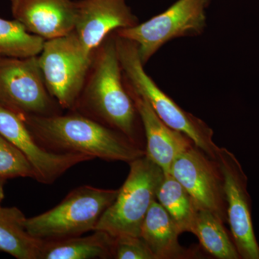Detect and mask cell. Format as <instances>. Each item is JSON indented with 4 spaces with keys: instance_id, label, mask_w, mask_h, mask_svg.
Instances as JSON below:
<instances>
[{
    "instance_id": "1",
    "label": "cell",
    "mask_w": 259,
    "mask_h": 259,
    "mask_svg": "<svg viewBox=\"0 0 259 259\" xmlns=\"http://www.w3.org/2000/svg\"><path fill=\"white\" fill-rule=\"evenodd\" d=\"M23 120L40 144L63 153L128 163L146 155L125 135L86 116H28Z\"/></svg>"
},
{
    "instance_id": "2",
    "label": "cell",
    "mask_w": 259,
    "mask_h": 259,
    "mask_svg": "<svg viewBox=\"0 0 259 259\" xmlns=\"http://www.w3.org/2000/svg\"><path fill=\"white\" fill-rule=\"evenodd\" d=\"M109 36L94 55L93 72L85 89V102L105 125L125 135L140 146L139 113L124 83L115 35L111 33Z\"/></svg>"
},
{
    "instance_id": "3",
    "label": "cell",
    "mask_w": 259,
    "mask_h": 259,
    "mask_svg": "<svg viewBox=\"0 0 259 259\" xmlns=\"http://www.w3.org/2000/svg\"><path fill=\"white\" fill-rule=\"evenodd\" d=\"M115 35L116 45L122 74L127 88L144 97L161 120L171 128L188 136L197 147L215 159L218 147L213 141L212 129L206 122L185 111L173 99L158 88L148 75L136 42Z\"/></svg>"
},
{
    "instance_id": "4",
    "label": "cell",
    "mask_w": 259,
    "mask_h": 259,
    "mask_svg": "<svg viewBox=\"0 0 259 259\" xmlns=\"http://www.w3.org/2000/svg\"><path fill=\"white\" fill-rule=\"evenodd\" d=\"M119 190L81 186L69 192L55 207L27 218L29 234L42 241L64 239L94 231L99 220L115 201Z\"/></svg>"
},
{
    "instance_id": "5",
    "label": "cell",
    "mask_w": 259,
    "mask_h": 259,
    "mask_svg": "<svg viewBox=\"0 0 259 259\" xmlns=\"http://www.w3.org/2000/svg\"><path fill=\"white\" fill-rule=\"evenodd\" d=\"M129 164L128 176L115 201L99 220L95 231L106 232L113 237L141 236L143 223L156 200L165 173L146 155Z\"/></svg>"
},
{
    "instance_id": "6",
    "label": "cell",
    "mask_w": 259,
    "mask_h": 259,
    "mask_svg": "<svg viewBox=\"0 0 259 259\" xmlns=\"http://www.w3.org/2000/svg\"><path fill=\"white\" fill-rule=\"evenodd\" d=\"M37 58L51 96L63 108L74 107L84 87L94 56L85 52L74 30L64 36L45 40Z\"/></svg>"
},
{
    "instance_id": "7",
    "label": "cell",
    "mask_w": 259,
    "mask_h": 259,
    "mask_svg": "<svg viewBox=\"0 0 259 259\" xmlns=\"http://www.w3.org/2000/svg\"><path fill=\"white\" fill-rule=\"evenodd\" d=\"M211 0H178L166 11L116 35L136 42L144 65L162 47L174 39L196 37L207 27L206 9Z\"/></svg>"
},
{
    "instance_id": "8",
    "label": "cell",
    "mask_w": 259,
    "mask_h": 259,
    "mask_svg": "<svg viewBox=\"0 0 259 259\" xmlns=\"http://www.w3.org/2000/svg\"><path fill=\"white\" fill-rule=\"evenodd\" d=\"M38 58L0 59V105L20 117L51 115L53 109Z\"/></svg>"
},
{
    "instance_id": "9",
    "label": "cell",
    "mask_w": 259,
    "mask_h": 259,
    "mask_svg": "<svg viewBox=\"0 0 259 259\" xmlns=\"http://www.w3.org/2000/svg\"><path fill=\"white\" fill-rule=\"evenodd\" d=\"M215 161L223 175L228 222L238 253L241 258L259 259L246 175L238 158L226 148H219Z\"/></svg>"
},
{
    "instance_id": "10",
    "label": "cell",
    "mask_w": 259,
    "mask_h": 259,
    "mask_svg": "<svg viewBox=\"0 0 259 259\" xmlns=\"http://www.w3.org/2000/svg\"><path fill=\"white\" fill-rule=\"evenodd\" d=\"M169 173L185 187L199 209L228 222L223 175L215 160L193 144L175 159Z\"/></svg>"
},
{
    "instance_id": "11",
    "label": "cell",
    "mask_w": 259,
    "mask_h": 259,
    "mask_svg": "<svg viewBox=\"0 0 259 259\" xmlns=\"http://www.w3.org/2000/svg\"><path fill=\"white\" fill-rule=\"evenodd\" d=\"M0 135L20 150L32 165L35 180L51 184L82 162L93 158L81 153L49 151L32 134L23 117L0 105Z\"/></svg>"
},
{
    "instance_id": "12",
    "label": "cell",
    "mask_w": 259,
    "mask_h": 259,
    "mask_svg": "<svg viewBox=\"0 0 259 259\" xmlns=\"http://www.w3.org/2000/svg\"><path fill=\"white\" fill-rule=\"evenodd\" d=\"M75 8L74 32L89 55L112 32L139 23L127 0H79Z\"/></svg>"
},
{
    "instance_id": "13",
    "label": "cell",
    "mask_w": 259,
    "mask_h": 259,
    "mask_svg": "<svg viewBox=\"0 0 259 259\" xmlns=\"http://www.w3.org/2000/svg\"><path fill=\"white\" fill-rule=\"evenodd\" d=\"M15 20L30 33L45 40L74 30L76 8L72 0H11Z\"/></svg>"
},
{
    "instance_id": "14",
    "label": "cell",
    "mask_w": 259,
    "mask_h": 259,
    "mask_svg": "<svg viewBox=\"0 0 259 259\" xmlns=\"http://www.w3.org/2000/svg\"><path fill=\"white\" fill-rule=\"evenodd\" d=\"M127 89L144 126L146 139V156L164 173H169L175 159L194 143L188 136L163 122L144 97Z\"/></svg>"
},
{
    "instance_id": "15",
    "label": "cell",
    "mask_w": 259,
    "mask_h": 259,
    "mask_svg": "<svg viewBox=\"0 0 259 259\" xmlns=\"http://www.w3.org/2000/svg\"><path fill=\"white\" fill-rule=\"evenodd\" d=\"M180 233L166 209L155 200L141 227V237L156 259L195 258V251L184 248L179 242Z\"/></svg>"
},
{
    "instance_id": "16",
    "label": "cell",
    "mask_w": 259,
    "mask_h": 259,
    "mask_svg": "<svg viewBox=\"0 0 259 259\" xmlns=\"http://www.w3.org/2000/svg\"><path fill=\"white\" fill-rule=\"evenodd\" d=\"M90 236L44 241L39 259L113 258L115 237L106 232L94 231Z\"/></svg>"
},
{
    "instance_id": "17",
    "label": "cell",
    "mask_w": 259,
    "mask_h": 259,
    "mask_svg": "<svg viewBox=\"0 0 259 259\" xmlns=\"http://www.w3.org/2000/svg\"><path fill=\"white\" fill-rule=\"evenodd\" d=\"M25 219L17 207L0 209V251L18 259H39L44 241L29 234Z\"/></svg>"
},
{
    "instance_id": "18",
    "label": "cell",
    "mask_w": 259,
    "mask_h": 259,
    "mask_svg": "<svg viewBox=\"0 0 259 259\" xmlns=\"http://www.w3.org/2000/svg\"><path fill=\"white\" fill-rule=\"evenodd\" d=\"M156 200L176 223L181 233H192L199 207L171 174H164L156 193Z\"/></svg>"
},
{
    "instance_id": "19",
    "label": "cell",
    "mask_w": 259,
    "mask_h": 259,
    "mask_svg": "<svg viewBox=\"0 0 259 259\" xmlns=\"http://www.w3.org/2000/svg\"><path fill=\"white\" fill-rule=\"evenodd\" d=\"M192 233L209 254L219 259L241 258L225 223L215 214L198 209Z\"/></svg>"
},
{
    "instance_id": "20",
    "label": "cell",
    "mask_w": 259,
    "mask_h": 259,
    "mask_svg": "<svg viewBox=\"0 0 259 259\" xmlns=\"http://www.w3.org/2000/svg\"><path fill=\"white\" fill-rule=\"evenodd\" d=\"M44 42V38L29 32L15 19L0 18V59L38 56Z\"/></svg>"
},
{
    "instance_id": "21",
    "label": "cell",
    "mask_w": 259,
    "mask_h": 259,
    "mask_svg": "<svg viewBox=\"0 0 259 259\" xmlns=\"http://www.w3.org/2000/svg\"><path fill=\"white\" fill-rule=\"evenodd\" d=\"M18 177L35 180V171L25 155L0 135V185Z\"/></svg>"
},
{
    "instance_id": "22",
    "label": "cell",
    "mask_w": 259,
    "mask_h": 259,
    "mask_svg": "<svg viewBox=\"0 0 259 259\" xmlns=\"http://www.w3.org/2000/svg\"><path fill=\"white\" fill-rule=\"evenodd\" d=\"M113 258L156 259L141 236L115 237Z\"/></svg>"
},
{
    "instance_id": "23",
    "label": "cell",
    "mask_w": 259,
    "mask_h": 259,
    "mask_svg": "<svg viewBox=\"0 0 259 259\" xmlns=\"http://www.w3.org/2000/svg\"><path fill=\"white\" fill-rule=\"evenodd\" d=\"M5 198V193H4V185H0V209L2 208V202H3V199Z\"/></svg>"
}]
</instances>
